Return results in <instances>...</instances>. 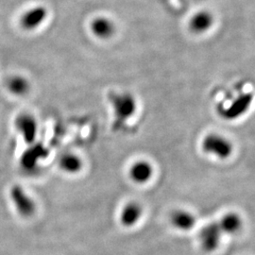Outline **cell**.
I'll return each mask as SVG.
<instances>
[{"instance_id": "14", "label": "cell", "mask_w": 255, "mask_h": 255, "mask_svg": "<svg viewBox=\"0 0 255 255\" xmlns=\"http://www.w3.org/2000/svg\"><path fill=\"white\" fill-rule=\"evenodd\" d=\"M59 165L64 172L76 174L82 170V161L78 155L74 153H65L60 158Z\"/></svg>"}, {"instance_id": "1", "label": "cell", "mask_w": 255, "mask_h": 255, "mask_svg": "<svg viewBox=\"0 0 255 255\" xmlns=\"http://www.w3.org/2000/svg\"><path fill=\"white\" fill-rule=\"evenodd\" d=\"M202 149L204 153L213 155L220 160H226L234 153L232 142L219 133H209L204 136L202 142Z\"/></svg>"}, {"instance_id": "6", "label": "cell", "mask_w": 255, "mask_h": 255, "mask_svg": "<svg viewBox=\"0 0 255 255\" xmlns=\"http://www.w3.org/2000/svg\"><path fill=\"white\" fill-rule=\"evenodd\" d=\"M93 35L100 40H109L114 35L116 28L114 23L106 16H98L90 24Z\"/></svg>"}, {"instance_id": "11", "label": "cell", "mask_w": 255, "mask_h": 255, "mask_svg": "<svg viewBox=\"0 0 255 255\" xmlns=\"http://www.w3.org/2000/svg\"><path fill=\"white\" fill-rule=\"evenodd\" d=\"M48 16V11L44 7H37L32 10L27 11L22 19L21 24L22 27L26 30H34L38 28L43 22L46 20Z\"/></svg>"}, {"instance_id": "3", "label": "cell", "mask_w": 255, "mask_h": 255, "mask_svg": "<svg viewBox=\"0 0 255 255\" xmlns=\"http://www.w3.org/2000/svg\"><path fill=\"white\" fill-rule=\"evenodd\" d=\"M221 236L222 232L217 222L205 225L199 234V241L202 249L206 253H213L220 244Z\"/></svg>"}, {"instance_id": "10", "label": "cell", "mask_w": 255, "mask_h": 255, "mask_svg": "<svg viewBox=\"0 0 255 255\" xmlns=\"http://www.w3.org/2000/svg\"><path fill=\"white\" fill-rule=\"evenodd\" d=\"M142 207L137 203H129L123 207L120 213V222L125 227H133L136 224L142 216Z\"/></svg>"}, {"instance_id": "7", "label": "cell", "mask_w": 255, "mask_h": 255, "mask_svg": "<svg viewBox=\"0 0 255 255\" xmlns=\"http://www.w3.org/2000/svg\"><path fill=\"white\" fill-rule=\"evenodd\" d=\"M154 170L152 163L146 160H139L132 164L129 169V176L135 184H144L151 181Z\"/></svg>"}, {"instance_id": "5", "label": "cell", "mask_w": 255, "mask_h": 255, "mask_svg": "<svg viewBox=\"0 0 255 255\" xmlns=\"http://www.w3.org/2000/svg\"><path fill=\"white\" fill-rule=\"evenodd\" d=\"M253 102V94H244L238 97L228 107L223 109L222 115L227 120H235L242 116L250 108Z\"/></svg>"}, {"instance_id": "13", "label": "cell", "mask_w": 255, "mask_h": 255, "mask_svg": "<svg viewBox=\"0 0 255 255\" xmlns=\"http://www.w3.org/2000/svg\"><path fill=\"white\" fill-rule=\"evenodd\" d=\"M16 126L23 133L27 143H33L37 133V123L31 115H21L16 121Z\"/></svg>"}, {"instance_id": "8", "label": "cell", "mask_w": 255, "mask_h": 255, "mask_svg": "<svg viewBox=\"0 0 255 255\" xmlns=\"http://www.w3.org/2000/svg\"><path fill=\"white\" fill-rule=\"evenodd\" d=\"M10 197L16 206L17 211L23 216H30L35 211V204L31 198L19 186L12 187Z\"/></svg>"}, {"instance_id": "12", "label": "cell", "mask_w": 255, "mask_h": 255, "mask_svg": "<svg viewBox=\"0 0 255 255\" xmlns=\"http://www.w3.org/2000/svg\"><path fill=\"white\" fill-rule=\"evenodd\" d=\"M217 223L219 225L222 234L227 235H234L238 233L243 225L241 216L233 212L224 214L220 221Z\"/></svg>"}, {"instance_id": "4", "label": "cell", "mask_w": 255, "mask_h": 255, "mask_svg": "<svg viewBox=\"0 0 255 255\" xmlns=\"http://www.w3.org/2000/svg\"><path fill=\"white\" fill-rule=\"evenodd\" d=\"M214 24V17L212 12L202 10L195 12L188 22V28L194 34H204L210 31Z\"/></svg>"}, {"instance_id": "2", "label": "cell", "mask_w": 255, "mask_h": 255, "mask_svg": "<svg viewBox=\"0 0 255 255\" xmlns=\"http://www.w3.org/2000/svg\"><path fill=\"white\" fill-rule=\"evenodd\" d=\"M113 114L119 124L128 121L136 112L137 102L130 93H113L110 97Z\"/></svg>"}, {"instance_id": "16", "label": "cell", "mask_w": 255, "mask_h": 255, "mask_svg": "<svg viewBox=\"0 0 255 255\" xmlns=\"http://www.w3.org/2000/svg\"><path fill=\"white\" fill-rule=\"evenodd\" d=\"M9 89L15 95H23L29 90V82L22 77H14L9 82Z\"/></svg>"}, {"instance_id": "9", "label": "cell", "mask_w": 255, "mask_h": 255, "mask_svg": "<svg viewBox=\"0 0 255 255\" xmlns=\"http://www.w3.org/2000/svg\"><path fill=\"white\" fill-rule=\"evenodd\" d=\"M170 222L180 231H189L196 225V217L189 211L175 210L170 215Z\"/></svg>"}, {"instance_id": "15", "label": "cell", "mask_w": 255, "mask_h": 255, "mask_svg": "<svg viewBox=\"0 0 255 255\" xmlns=\"http://www.w3.org/2000/svg\"><path fill=\"white\" fill-rule=\"evenodd\" d=\"M45 156V149H43L41 147H37L34 149H31L30 152L25 153L22 159V164L27 168H31L35 165V163L37 162V160Z\"/></svg>"}]
</instances>
